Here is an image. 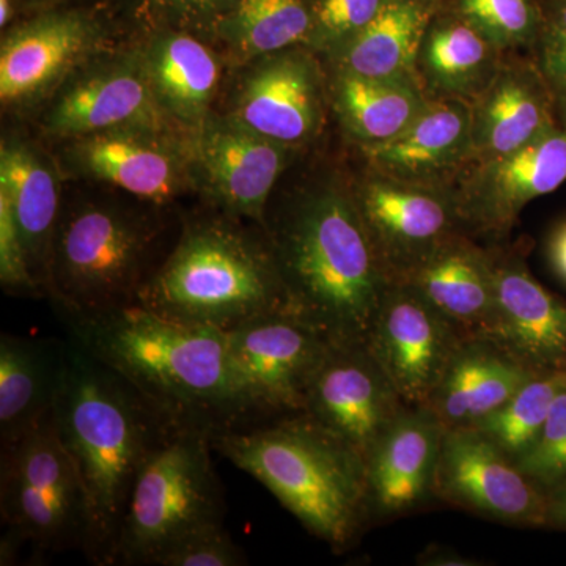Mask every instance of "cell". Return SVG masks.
Instances as JSON below:
<instances>
[{
	"label": "cell",
	"mask_w": 566,
	"mask_h": 566,
	"mask_svg": "<svg viewBox=\"0 0 566 566\" xmlns=\"http://www.w3.org/2000/svg\"><path fill=\"white\" fill-rule=\"evenodd\" d=\"M289 314L333 345H365L390 285L349 181L304 186L262 226Z\"/></svg>",
	"instance_id": "1"
},
{
	"label": "cell",
	"mask_w": 566,
	"mask_h": 566,
	"mask_svg": "<svg viewBox=\"0 0 566 566\" xmlns=\"http://www.w3.org/2000/svg\"><path fill=\"white\" fill-rule=\"evenodd\" d=\"M63 319L71 340L122 376L174 430L212 438L244 427L222 331L172 322L139 304Z\"/></svg>",
	"instance_id": "2"
},
{
	"label": "cell",
	"mask_w": 566,
	"mask_h": 566,
	"mask_svg": "<svg viewBox=\"0 0 566 566\" xmlns=\"http://www.w3.org/2000/svg\"><path fill=\"white\" fill-rule=\"evenodd\" d=\"M54 419L84 488L82 553L92 564L114 566L137 475L174 428L122 376L70 337Z\"/></svg>",
	"instance_id": "3"
},
{
	"label": "cell",
	"mask_w": 566,
	"mask_h": 566,
	"mask_svg": "<svg viewBox=\"0 0 566 566\" xmlns=\"http://www.w3.org/2000/svg\"><path fill=\"white\" fill-rule=\"evenodd\" d=\"M210 442L334 553L348 549L371 521L363 453L304 412L234 428Z\"/></svg>",
	"instance_id": "4"
},
{
	"label": "cell",
	"mask_w": 566,
	"mask_h": 566,
	"mask_svg": "<svg viewBox=\"0 0 566 566\" xmlns=\"http://www.w3.org/2000/svg\"><path fill=\"white\" fill-rule=\"evenodd\" d=\"M136 304L164 318L229 333L289 312L273 251L262 227L251 232L229 218L193 219Z\"/></svg>",
	"instance_id": "5"
},
{
	"label": "cell",
	"mask_w": 566,
	"mask_h": 566,
	"mask_svg": "<svg viewBox=\"0 0 566 566\" xmlns=\"http://www.w3.org/2000/svg\"><path fill=\"white\" fill-rule=\"evenodd\" d=\"M156 216L117 202L84 200L63 208L52 241L48 296L63 316L136 304L155 274L161 234Z\"/></svg>",
	"instance_id": "6"
},
{
	"label": "cell",
	"mask_w": 566,
	"mask_h": 566,
	"mask_svg": "<svg viewBox=\"0 0 566 566\" xmlns=\"http://www.w3.org/2000/svg\"><path fill=\"white\" fill-rule=\"evenodd\" d=\"M210 436L172 430L148 458L123 517L114 566L153 565L197 528L222 524L226 504Z\"/></svg>",
	"instance_id": "7"
},
{
	"label": "cell",
	"mask_w": 566,
	"mask_h": 566,
	"mask_svg": "<svg viewBox=\"0 0 566 566\" xmlns=\"http://www.w3.org/2000/svg\"><path fill=\"white\" fill-rule=\"evenodd\" d=\"M0 513L9 534L40 553L84 549L87 505L54 411L2 449Z\"/></svg>",
	"instance_id": "8"
},
{
	"label": "cell",
	"mask_w": 566,
	"mask_h": 566,
	"mask_svg": "<svg viewBox=\"0 0 566 566\" xmlns=\"http://www.w3.org/2000/svg\"><path fill=\"white\" fill-rule=\"evenodd\" d=\"M226 334L244 427L303 415L308 387L333 344L289 312L260 316Z\"/></svg>",
	"instance_id": "9"
},
{
	"label": "cell",
	"mask_w": 566,
	"mask_h": 566,
	"mask_svg": "<svg viewBox=\"0 0 566 566\" xmlns=\"http://www.w3.org/2000/svg\"><path fill=\"white\" fill-rule=\"evenodd\" d=\"M349 188L390 283L408 281L449 238L468 232L450 186L395 180L365 167Z\"/></svg>",
	"instance_id": "10"
},
{
	"label": "cell",
	"mask_w": 566,
	"mask_h": 566,
	"mask_svg": "<svg viewBox=\"0 0 566 566\" xmlns=\"http://www.w3.org/2000/svg\"><path fill=\"white\" fill-rule=\"evenodd\" d=\"M433 497L495 523L547 526L546 491L476 428H446Z\"/></svg>",
	"instance_id": "11"
},
{
	"label": "cell",
	"mask_w": 566,
	"mask_h": 566,
	"mask_svg": "<svg viewBox=\"0 0 566 566\" xmlns=\"http://www.w3.org/2000/svg\"><path fill=\"white\" fill-rule=\"evenodd\" d=\"M468 337L415 286L390 283L382 294L368 352L408 406H424Z\"/></svg>",
	"instance_id": "12"
},
{
	"label": "cell",
	"mask_w": 566,
	"mask_h": 566,
	"mask_svg": "<svg viewBox=\"0 0 566 566\" xmlns=\"http://www.w3.org/2000/svg\"><path fill=\"white\" fill-rule=\"evenodd\" d=\"M565 182L566 132L556 125L515 151L469 164L452 189L468 233L499 240L528 203Z\"/></svg>",
	"instance_id": "13"
},
{
	"label": "cell",
	"mask_w": 566,
	"mask_h": 566,
	"mask_svg": "<svg viewBox=\"0 0 566 566\" xmlns=\"http://www.w3.org/2000/svg\"><path fill=\"white\" fill-rule=\"evenodd\" d=\"M408 405L365 345H331L308 387L304 415L365 453Z\"/></svg>",
	"instance_id": "14"
},
{
	"label": "cell",
	"mask_w": 566,
	"mask_h": 566,
	"mask_svg": "<svg viewBox=\"0 0 566 566\" xmlns=\"http://www.w3.org/2000/svg\"><path fill=\"white\" fill-rule=\"evenodd\" d=\"M490 249L494 312L483 337L535 374L566 371V301L536 281L523 253L512 248Z\"/></svg>",
	"instance_id": "15"
},
{
	"label": "cell",
	"mask_w": 566,
	"mask_h": 566,
	"mask_svg": "<svg viewBox=\"0 0 566 566\" xmlns=\"http://www.w3.org/2000/svg\"><path fill=\"white\" fill-rule=\"evenodd\" d=\"M327 92L314 51L290 48L263 55L249 73L234 118L268 139L300 148L322 129Z\"/></svg>",
	"instance_id": "16"
},
{
	"label": "cell",
	"mask_w": 566,
	"mask_h": 566,
	"mask_svg": "<svg viewBox=\"0 0 566 566\" xmlns=\"http://www.w3.org/2000/svg\"><path fill=\"white\" fill-rule=\"evenodd\" d=\"M102 21L81 7H51L14 25L0 51V98L24 103L52 87L99 40Z\"/></svg>",
	"instance_id": "17"
},
{
	"label": "cell",
	"mask_w": 566,
	"mask_h": 566,
	"mask_svg": "<svg viewBox=\"0 0 566 566\" xmlns=\"http://www.w3.org/2000/svg\"><path fill=\"white\" fill-rule=\"evenodd\" d=\"M446 427L427 406L403 415L365 453L370 516L408 515L433 497Z\"/></svg>",
	"instance_id": "18"
},
{
	"label": "cell",
	"mask_w": 566,
	"mask_h": 566,
	"mask_svg": "<svg viewBox=\"0 0 566 566\" xmlns=\"http://www.w3.org/2000/svg\"><path fill=\"white\" fill-rule=\"evenodd\" d=\"M293 147L253 132L237 118L205 122L197 156L211 196L237 218L263 223L271 192L289 166Z\"/></svg>",
	"instance_id": "19"
},
{
	"label": "cell",
	"mask_w": 566,
	"mask_h": 566,
	"mask_svg": "<svg viewBox=\"0 0 566 566\" xmlns=\"http://www.w3.org/2000/svg\"><path fill=\"white\" fill-rule=\"evenodd\" d=\"M471 106V164L497 158L556 126V95L538 63L505 54Z\"/></svg>",
	"instance_id": "20"
},
{
	"label": "cell",
	"mask_w": 566,
	"mask_h": 566,
	"mask_svg": "<svg viewBox=\"0 0 566 566\" xmlns=\"http://www.w3.org/2000/svg\"><path fill=\"white\" fill-rule=\"evenodd\" d=\"M359 151L365 167L386 177L452 188L471 164V106L461 99H430L403 133Z\"/></svg>",
	"instance_id": "21"
},
{
	"label": "cell",
	"mask_w": 566,
	"mask_h": 566,
	"mask_svg": "<svg viewBox=\"0 0 566 566\" xmlns=\"http://www.w3.org/2000/svg\"><path fill=\"white\" fill-rule=\"evenodd\" d=\"M164 114L145 63L125 61L73 82L48 115L46 129L71 139L109 129H161Z\"/></svg>",
	"instance_id": "22"
},
{
	"label": "cell",
	"mask_w": 566,
	"mask_h": 566,
	"mask_svg": "<svg viewBox=\"0 0 566 566\" xmlns=\"http://www.w3.org/2000/svg\"><path fill=\"white\" fill-rule=\"evenodd\" d=\"M74 140L70 150L74 167L144 202H169L185 185L181 156L159 129H109Z\"/></svg>",
	"instance_id": "23"
},
{
	"label": "cell",
	"mask_w": 566,
	"mask_h": 566,
	"mask_svg": "<svg viewBox=\"0 0 566 566\" xmlns=\"http://www.w3.org/2000/svg\"><path fill=\"white\" fill-rule=\"evenodd\" d=\"M536 375L490 338L465 337L424 406L447 430L476 427Z\"/></svg>",
	"instance_id": "24"
},
{
	"label": "cell",
	"mask_w": 566,
	"mask_h": 566,
	"mask_svg": "<svg viewBox=\"0 0 566 566\" xmlns=\"http://www.w3.org/2000/svg\"><path fill=\"white\" fill-rule=\"evenodd\" d=\"M405 283L468 337L486 334L494 312L493 256L471 233L453 234Z\"/></svg>",
	"instance_id": "25"
},
{
	"label": "cell",
	"mask_w": 566,
	"mask_h": 566,
	"mask_svg": "<svg viewBox=\"0 0 566 566\" xmlns=\"http://www.w3.org/2000/svg\"><path fill=\"white\" fill-rule=\"evenodd\" d=\"M65 368V342L0 335V446L22 438L54 411Z\"/></svg>",
	"instance_id": "26"
},
{
	"label": "cell",
	"mask_w": 566,
	"mask_h": 566,
	"mask_svg": "<svg viewBox=\"0 0 566 566\" xmlns=\"http://www.w3.org/2000/svg\"><path fill=\"white\" fill-rule=\"evenodd\" d=\"M504 57V52L455 11L441 9L420 44L417 81L430 99L471 103L485 91Z\"/></svg>",
	"instance_id": "27"
},
{
	"label": "cell",
	"mask_w": 566,
	"mask_h": 566,
	"mask_svg": "<svg viewBox=\"0 0 566 566\" xmlns=\"http://www.w3.org/2000/svg\"><path fill=\"white\" fill-rule=\"evenodd\" d=\"M0 191L9 197L20 226L33 279L48 294L52 241L61 218V188L50 164L21 142H3Z\"/></svg>",
	"instance_id": "28"
},
{
	"label": "cell",
	"mask_w": 566,
	"mask_h": 566,
	"mask_svg": "<svg viewBox=\"0 0 566 566\" xmlns=\"http://www.w3.org/2000/svg\"><path fill=\"white\" fill-rule=\"evenodd\" d=\"M442 0H387L374 21L334 59V70L379 80H416L428 25Z\"/></svg>",
	"instance_id": "29"
},
{
	"label": "cell",
	"mask_w": 566,
	"mask_h": 566,
	"mask_svg": "<svg viewBox=\"0 0 566 566\" xmlns=\"http://www.w3.org/2000/svg\"><path fill=\"white\" fill-rule=\"evenodd\" d=\"M329 98L359 148L394 139L430 102L419 81L379 80L340 70H334Z\"/></svg>",
	"instance_id": "30"
},
{
	"label": "cell",
	"mask_w": 566,
	"mask_h": 566,
	"mask_svg": "<svg viewBox=\"0 0 566 566\" xmlns=\"http://www.w3.org/2000/svg\"><path fill=\"white\" fill-rule=\"evenodd\" d=\"M145 69L163 109L186 123L203 120L219 82V63L191 32L166 29L151 41Z\"/></svg>",
	"instance_id": "31"
},
{
	"label": "cell",
	"mask_w": 566,
	"mask_h": 566,
	"mask_svg": "<svg viewBox=\"0 0 566 566\" xmlns=\"http://www.w3.org/2000/svg\"><path fill=\"white\" fill-rule=\"evenodd\" d=\"M312 17L314 0H237L218 33L248 57H255L305 46Z\"/></svg>",
	"instance_id": "32"
},
{
	"label": "cell",
	"mask_w": 566,
	"mask_h": 566,
	"mask_svg": "<svg viewBox=\"0 0 566 566\" xmlns=\"http://www.w3.org/2000/svg\"><path fill=\"white\" fill-rule=\"evenodd\" d=\"M565 385L566 371L536 375L497 411L472 428L482 431L517 463L535 444Z\"/></svg>",
	"instance_id": "33"
},
{
	"label": "cell",
	"mask_w": 566,
	"mask_h": 566,
	"mask_svg": "<svg viewBox=\"0 0 566 566\" xmlns=\"http://www.w3.org/2000/svg\"><path fill=\"white\" fill-rule=\"evenodd\" d=\"M453 11L504 54L539 43L546 31L535 0H457Z\"/></svg>",
	"instance_id": "34"
},
{
	"label": "cell",
	"mask_w": 566,
	"mask_h": 566,
	"mask_svg": "<svg viewBox=\"0 0 566 566\" xmlns=\"http://www.w3.org/2000/svg\"><path fill=\"white\" fill-rule=\"evenodd\" d=\"M387 0H314L305 48L334 61L374 21Z\"/></svg>",
	"instance_id": "35"
},
{
	"label": "cell",
	"mask_w": 566,
	"mask_h": 566,
	"mask_svg": "<svg viewBox=\"0 0 566 566\" xmlns=\"http://www.w3.org/2000/svg\"><path fill=\"white\" fill-rule=\"evenodd\" d=\"M517 464L546 493L566 480V385L557 394L535 444Z\"/></svg>",
	"instance_id": "36"
},
{
	"label": "cell",
	"mask_w": 566,
	"mask_h": 566,
	"mask_svg": "<svg viewBox=\"0 0 566 566\" xmlns=\"http://www.w3.org/2000/svg\"><path fill=\"white\" fill-rule=\"evenodd\" d=\"M248 556L222 524L182 536L156 558L155 566H243Z\"/></svg>",
	"instance_id": "37"
},
{
	"label": "cell",
	"mask_w": 566,
	"mask_h": 566,
	"mask_svg": "<svg viewBox=\"0 0 566 566\" xmlns=\"http://www.w3.org/2000/svg\"><path fill=\"white\" fill-rule=\"evenodd\" d=\"M144 20L186 32H218L237 0H129Z\"/></svg>",
	"instance_id": "38"
},
{
	"label": "cell",
	"mask_w": 566,
	"mask_h": 566,
	"mask_svg": "<svg viewBox=\"0 0 566 566\" xmlns=\"http://www.w3.org/2000/svg\"><path fill=\"white\" fill-rule=\"evenodd\" d=\"M0 282L9 292L43 293L33 279L20 226L3 191H0Z\"/></svg>",
	"instance_id": "39"
},
{
	"label": "cell",
	"mask_w": 566,
	"mask_h": 566,
	"mask_svg": "<svg viewBox=\"0 0 566 566\" xmlns=\"http://www.w3.org/2000/svg\"><path fill=\"white\" fill-rule=\"evenodd\" d=\"M539 50V69L551 87H566V39L543 36Z\"/></svg>",
	"instance_id": "40"
},
{
	"label": "cell",
	"mask_w": 566,
	"mask_h": 566,
	"mask_svg": "<svg viewBox=\"0 0 566 566\" xmlns=\"http://www.w3.org/2000/svg\"><path fill=\"white\" fill-rule=\"evenodd\" d=\"M547 526L566 531V480L547 491Z\"/></svg>",
	"instance_id": "41"
},
{
	"label": "cell",
	"mask_w": 566,
	"mask_h": 566,
	"mask_svg": "<svg viewBox=\"0 0 566 566\" xmlns=\"http://www.w3.org/2000/svg\"><path fill=\"white\" fill-rule=\"evenodd\" d=\"M547 256L553 270L566 283V221L558 223L557 229L551 234Z\"/></svg>",
	"instance_id": "42"
},
{
	"label": "cell",
	"mask_w": 566,
	"mask_h": 566,
	"mask_svg": "<svg viewBox=\"0 0 566 566\" xmlns=\"http://www.w3.org/2000/svg\"><path fill=\"white\" fill-rule=\"evenodd\" d=\"M551 39H566V0H562L553 24L546 25L545 35Z\"/></svg>",
	"instance_id": "43"
},
{
	"label": "cell",
	"mask_w": 566,
	"mask_h": 566,
	"mask_svg": "<svg viewBox=\"0 0 566 566\" xmlns=\"http://www.w3.org/2000/svg\"><path fill=\"white\" fill-rule=\"evenodd\" d=\"M22 0H0V25L3 29L9 28L11 21L17 17Z\"/></svg>",
	"instance_id": "44"
},
{
	"label": "cell",
	"mask_w": 566,
	"mask_h": 566,
	"mask_svg": "<svg viewBox=\"0 0 566 566\" xmlns=\"http://www.w3.org/2000/svg\"><path fill=\"white\" fill-rule=\"evenodd\" d=\"M556 95V107L560 114L562 128L566 132V87H553Z\"/></svg>",
	"instance_id": "45"
}]
</instances>
